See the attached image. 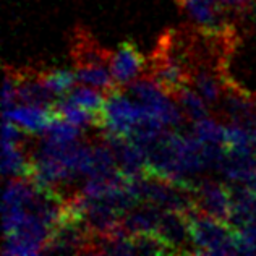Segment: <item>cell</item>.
Instances as JSON below:
<instances>
[{"mask_svg": "<svg viewBox=\"0 0 256 256\" xmlns=\"http://www.w3.org/2000/svg\"><path fill=\"white\" fill-rule=\"evenodd\" d=\"M196 254H240V232L232 224L193 206L185 212Z\"/></svg>", "mask_w": 256, "mask_h": 256, "instance_id": "1", "label": "cell"}, {"mask_svg": "<svg viewBox=\"0 0 256 256\" xmlns=\"http://www.w3.org/2000/svg\"><path fill=\"white\" fill-rule=\"evenodd\" d=\"M148 114L144 106L138 100H132L124 94V90L107 94L104 106V130L122 134V136H132L134 126Z\"/></svg>", "mask_w": 256, "mask_h": 256, "instance_id": "2", "label": "cell"}, {"mask_svg": "<svg viewBox=\"0 0 256 256\" xmlns=\"http://www.w3.org/2000/svg\"><path fill=\"white\" fill-rule=\"evenodd\" d=\"M73 72L83 73L96 68H110L114 54L102 47L83 26H76L70 38Z\"/></svg>", "mask_w": 256, "mask_h": 256, "instance_id": "3", "label": "cell"}, {"mask_svg": "<svg viewBox=\"0 0 256 256\" xmlns=\"http://www.w3.org/2000/svg\"><path fill=\"white\" fill-rule=\"evenodd\" d=\"M222 116L228 122L256 132V94L228 76L222 92Z\"/></svg>", "mask_w": 256, "mask_h": 256, "instance_id": "4", "label": "cell"}, {"mask_svg": "<svg viewBox=\"0 0 256 256\" xmlns=\"http://www.w3.org/2000/svg\"><path fill=\"white\" fill-rule=\"evenodd\" d=\"M193 198L194 206L201 211L214 216L220 220L228 222L232 214V196L230 188L226 184L211 178L200 180L193 184ZM230 224V222H228Z\"/></svg>", "mask_w": 256, "mask_h": 256, "instance_id": "5", "label": "cell"}, {"mask_svg": "<svg viewBox=\"0 0 256 256\" xmlns=\"http://www.w3.org/2000/svg\"><path fill=\"white\" fill-rule=\"evenodd\" d=\"M156 234L174 254H196L185 212L164 210Z\"/></svg>", "mask_w": 256, "mask_h": 256, "instance_id": "6", "label": "cell"}, {"mask_svg": "<svg viewBox=\"0 0 256 256\" xmlns=\"http://www.w3.org/2000/svg\"><path fill=\"white\" fill-rule=\"evenodd\" d=\"M146 66L148 62L143 54L140 52L138 46L130 39H126V41L120 42L117 52L114 54L110 72L117 86L120 90H125L132 82L144 75Z\"/></svg>", "mask_w": 256, "mask_h": 256, "instance_id": "7", "label": "cell"}, {"mask_svg": "<svg viewBox=\"0 0 256 256\" xmlns=\"http://www.w3.org/2000/svg\"><path fill=\"white\" fill-rule=\"evenodd\" d=\"M52 118L50 109L32 104H20L10 110H4V120H12L30 134H42Z\"/></svg>", "mask_w": 256, "mask_h": 256, "instance_id": "8", "label": "cell"}, {"mask_svg": "<svg viewBox=\"0 0 256 256\" xmlns=\"http://www.w3.org/2000/svg\"><path fill=\"white\" fill-rule=\"evenodd\" d=\"M162 212L164 210L160 206L148 203V201H141V203H138L122 216L120 224H122L128 235L156 232L159 220L162 218Z\"/></svg>", "mask_w": 256, "mask_h": 256, "instance_id": "9", "label": "cell"}, {"mask_svg": "<svg viewBox=\"0 0 256 256\" xmlns=\"http://www.w3.org/2000/svg\"><path fill=\"white\" fill-rule=\"evenodd\" d=\"M172 99L178 104L182 112L185 114V117L188 118V122H198L206 117H210V109L204 98L196 90H192V86H184L180 88L172 96Z\"/></svg>", "mask_w": 256, "mask_h": 256, "instance_id": "10", "label": "cell"}, {"mask_svg": "<svg viewBox=\"0 0 256 256\" xmlns=\"http://www.w3.org/2000/svg\"><path fill=\"white\" fill-rule=\"evenodd\" d=\"M64 98L72 100V102H75L80 107H84V109L91 110V112L102 114L107 94L104 91H100V90L98 91V88L82 84V86L73 88V90L70 92H66Z\"/></svg>", "mask_w": 256, "mask_h": 256, "instance_id": "11", "label": "cell"}, {"mask_svg": "<svg viewBox=\"0 0 256 256\" xmlns=\"http://www.w3.org/2000/svg\"><path fill=\"white\" fill-rule=\"evenodd\" d=\"M39 76H41L42 83L52 94H56L57 98H64L66 92H70L73 90V84L76 80L75 72L68 70H41L39 68Z\"/></svg>", "mask_w": 256, "mask_h": 256, "instance_id": "12", "label": "cell"}, {"mask_svg": "<svg viewBox=\"0 0 256 256\" xmlns=\"http://www.w3.org/2000/svg\"><path fill=\"white\" fill-rule=\"evenodd\" d=\"M192 132L194 133L200 141L203 143H216V144H226V126L220 125L218 120L206 117L203 120L193 124Z\"/></svg>", "mask_w": 256, "mask_h": 256, "instance_id": "13", "label": "cell"}, {"mask_svg": "<svg viewBox=\"0 0 256 256\" xmlns=\"http://www.w3.org/2000/svg\"><path fill=\"white\" fill-rule=\"evenodd\" d=\"M82 130L83 128L66 122L64 118L54 117L52 122L44 130L42 136H47L54 141H60V143H70V141H78L82 138Z\"/></svg>", "mask_w": 256, "mask_h": 256, "instance_id": "14", "label": "cell"}, {"mask_svg": "<svg viewBox=\"0 0 256 256\" xmlns=\"http://www.w3.org/2000/svg\"><path fill=\"white\" fill-rule=\"evenodd\" d=\"M245 185H246L248 188H250V192L256 196V169H254L253 174L250 175V178H248V180L245 182Z\"/></svg>", "mask_w": 256, "mask_h": 256, "instance_id": "15", "label": "cell"}, {"mask_svg": "<svg viewBox=\"0 0 256 256\" xmlns=\"http://www.w3.org/2000/svg\"><path fill=\"white\" fill-rule=\"evenodd\" d=\"M250 15H252V20H253V23H254V28H256V2L253 5V8L250 12Z\"/></svg>", "mask_w": 256, "mask_h": 256, "instance_id": "16", "label": "cell"}]
</instances>
